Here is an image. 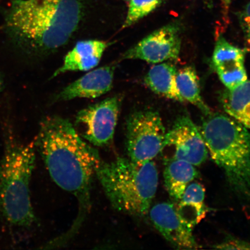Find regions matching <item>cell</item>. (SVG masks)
<instances>
[{
    "label": "cell",
    "instance_id": "6da1fadb",
    "mask_svg": "<svg viewBox=\"0 0 250 250\" xmlns=\"http://www.w3.org/2000/svg\"><path fill=\"white\" fill-rule=\"evenodd\" d=\"M36 146L53 181L76 197L79 211L70 229L62 237L68 242L82 226L91 206V189L102 159L66 119L48 117L40 124Z\"/></svg>",
    "mask_w": 250,
    "mask_h": 250
},
{
    "label": "cell",
    "instance_id": "7a4b0ae2",
    "mask_svg": "<svg viewBox=\"0 0 250 250\" xmlns=\"http://www.w3.org/2000/svg\"><path fill=\"white\" fill-rule=\"evenodd\" d=\"M83 16L80 0H13L4 26L16 45L29 54H51L78 29Z\"/></svg>",
    "mask_w": 250,
    "mask_h": 250
},
{
    "label": "cell",
    "instance_id": "3957f363",
    "mask_svg": "<svg viewBox=\"0 0 250 250\" xmlns=\"http://www.w3.org/2000/svg\"><path fill=\"white\" fill-rule=\"evenodd\" d=\"M96 176L115 210L136 217L148 213L159 182L154 162L138 164L122 157L110 162L102 160Z\"/></svg>",
    "mask_w": 250,
    "mask_h": 250
},
{
    "label": "cell",
    "instance_id": "277c9868",
    "mask_svg": "<svg viewBox=\"0 0 250 250\" xmlns=\"http://www.w3.org/2000/svg\"><path fill=\"white\" fill-rule=\"evenodd\" d=\"M201 132L211 159L237 194L250 201V133L229 116L205 115Z\"/></svg>",
    "mask_w": 250,
    "mask_h": 250
},
{
    "label": "cell",
    "instance_id": "5b68a950",
    "mask_svg": "<svg viewBox=\"0 0 250 250\" xmlns=\"http://www.w3.org/2000/svg\"><path fill=\"white\" fill-rule=\"evenodd\" d=\"M35 142L8 136L0 161V214L12 226L29 228L37 221L30 197L36 165Z\"/></svg>",
    "mask_w": 250,
    "mask_h": 250
},
{
    "label": "cell",
    "instance_id": "8992f818",
    "mask_svg": "<svg viewBox=\"0 0 250 250\" xmlns=\"http://www.w3.org/2000/svg\"><path fill=\"white\" fill-rule=\"evenodd\" d=\"M165 128L158 112L139 111L127 118L126 148L128 158L136 163L152 161L164 147Z\"/></svg>",
    "mask_w": 250,
    "mask_h": 250
},
{
    "label": "cell",
    "instance_id": "52a82bcc",
    "mask_svg": "<svg viewBox=\"0 0 250 250\" xmlns=\"http://www.w3.org/2000/svg\"><path fill=\"white\" fill-rule=\"evenodd\" d=\"M121 105L114 96L81 109L76 117V128L83 139L94 146L103 147L114 139Z\"/></svg>",
    "mask_w": 250,
    "mask_h": 250
},
{
    "label": "cell",
    "instance_id": "ba28073f",
    "mask_svg": "<svg viewBox=\"0 0 250 250\" xmlns=\"http://www.w3.org/2000/svg\"><path fill=\"white\" fill-rule=\"evenodd\" d=\"M161 153L164 161H184L198 167L208 159V152L201 130L191 119L183 115L166 134Z\"/></svg>",
    "mask_w": 250,
    "mask_h": 250
},
{
    "label": "cell",
    "instance_id": "9c48e42d",
    "mask_svg": "<svg viewBox=\"0 0 250 250\" xmlns=\"http://www.w3.org/2000/svg\"><path fill=\"white\" fill-rule=\"evenodd\" d=\"M181 48V27L173 22L156 30L132 47L123 59H139L152 64L176 60Z\"/></svg>",
    "mask_w": 250,
    "mask_h": 250
},
{
    "label": "cell",
    "instance_id": "30bf717a",
    "mask_svg": "<svg viewBox=\"0 0 250 250\" xmlns=\"http://www.w3.org/2000/svg\"><path fill=\"white\" fill-rule=\"evenodd\" d=\"M148 213L156 229L174 248L180 250L201 248L193 236V228L181 218L176 206L173 203H158L151 206Z\"/></svg>",
    "mask_w": 250,
    "mask_h": 250
},
{
    "label": "cell",
    "instance_id": "8fae6325",
    "mask_svg": "<svg viewBox=\"0 0 250 250\" xmlns=\"http://www.w3.org/2000/svg\"><path fill=\"white\" fill-rule=\"evenodd\" d=\"M245 51L218 37L212 55V65L227 89H232L248 80Z\"/></svg>",
    "mask_w": 250,
    "mask_h": 250
},
{
    "label": "cell",
    "instance_id": "7c38bea8",
    "mask_svg": "<svg viewBox=\"0 0 250 250\" xmlns=\"http://www.w3.org/2000/svg\"><path fill=\"white\" fill-rule=\"evenodd\" d=\"M114 71L113 65L90 71L62 89L57 99L68 101L76 98L95 99L104 95L112 89Z\"/></svg>",
    "mask_w": 250,
    "mask_h": 250
},
{
    "label": "cell",
    "instance_id": "4fadbf2b",
    "mask_svg": "<svg viewBox=\"0 0 250 250\" xmlns=\"http://www.w3.org/2000/svg\"><path fill=\"white\" fill-rule=\"evenodd\" d=\"M108 43L100 40L82 41L65 55L63 63L55 71V77L68 71H86L93 69L101 62Z\"/></svg>",
    "mask_w": 250,
    "mask_h": 250
},
{
    "label": "cell",
    "instance_id": "5bb4252c",
    "mask_svg": "<svg viewBox=\"0 0 250 250\" xmlns=\"http://www.w3.org/2000/svg\"><path fill=\"white\" fill-rule=\"evenodd\" d=\"M166 189L175 202L180 201L188 186L199 177L198 170L189 162L181 160L164 161Z\"/></svg>",
    "mask_w": 250,
    "mask_h": 250
},
{
    "label": "cell",
    "instance_id": "9a60e30c",
    "mask_svg": "<svg viewBox=\"0 0 250 250\" xmlns=\"http://www.w3.org/2000/svg\"><path fill=\"white\" fill-rule=\"evenodd\" d=\"M177 72L176 67L170 62H161L150 68L145 77V83L150 89L158 95L183 103L185 101L177 88Z\"/></svg>",
    "mask_w": 250,
    "mask_h": 250
},
{
    "label": "cell",
    "instance_id": "2e32d148",
    "mask_svg": "<svg viewBox=\"0 0 250 250\" xmlns=\"http://www.w3.org/2000/svg\"><path fill=\"white\" fill-rule=\"evenodd\" d=\"M220 99L229 116L250 129V81L248 80L232 89L225 90Z\"/></svg>",
    "mask_w": 250,
    "mask_h": 250
},
{
    "label": "cell",
    "instance_id": "e0dca14e",
    "mask_svg": "<svg viewBox=\"0 0 250 250\" xmlns=\"http://www.w3.org/2000/svg\"><path fill=\"white\" fill-rule=\"evenodd\" d=\"M205 189L201 184H189L176 206L178 212L190 227L193 228L206 216Z\"/></svg>",
    "mask_w": 250,
    "mask_h": 250
},
{
    "label": "cell",
    "instance_id": "ac0fdd59",
    "mask_svg": "<svg viewBox=\"0 0 250 250\" xmlns=\"http://www.w3.org/2000/svg\"><path fill=\"white\" fill-rule=\"evenodd\" d=\"M176 83L180 95L184 101L195 105L205 115L211 112L210 108L202 99L198 77L194 68L186 66L178 70Z\"/></svg>",
    "mask_w": 250,
    "mask_h": 250
},
{
    "label": "cell",
    "instance_id": "d6986e66",
    "mask_svg": "<svg viewBox=\"0 0 250 250\" xmlns=\"http://www.w3.org/2000/svg\"><path fill=\"white\" fill-rule=\"evenodd\" d=\"M165 0H130L124 28L132 26L157 8Z\"/></svg>",
    "mask_w": 250,
    "mask_h": 250
},
{
    "label": "cell",
    "instance_id": "ffe728a7",
    "mask_svg": "<svg viewBox=\"0 0 250 250\" xmlns=\"http://www.w3.org/2000/svg\"><path fill=\"white\" fill-rule=\"evenodd\" d=\"M239 19L245 36L247 51L250 52V1L240 12Z\"/></svg>",
    "mask_w": 250,
    "mask_h": 250
},
{
    "label": "cell",
    "instance_id": "44dd1931",
    "mask_svg": "<svg viewBox=\"0 0 250 250\" xmlns=\"http://www.w3.org/2000/svg\"><path fill=\"white\" fill-rule=\"evenodd\" d=\"M214 248L221 250H250V242L229 237L214 245Z\"/></svg>",
    "mask_w": 250,
    "mask_h": 250
},
{
    "label": "cell",
    "instance_id": "7402d4cb",
    "mask_svg": "<svg viewBox=\"0 0 250 250\" xmlns=\"http://www.w3.org/2000/svg\"><path fill=\"white\" fill-rule=\"evenodd\" d=\"M222 5H223V14L225 17H227L228 11L229 10L230 5L232 0H221Z\"/></svg>",
    "mask_w": 250,
    "mask_h": 250
},
{
    "label": "cell",
    "instance_id": "603a6c76",
    "mask_svg": "<svg viewBox=\"0 0 250 250\" xmlns=\"http://www.w3.org/2000/svg\"><path fill=\"white\" fill-rule=\"evenodd\" d=\"M3 87V80L1 73H0V93H1Z\"/></svg>",
    "mask_w": 250,
    "mask_h": 250
}]
</instances>
